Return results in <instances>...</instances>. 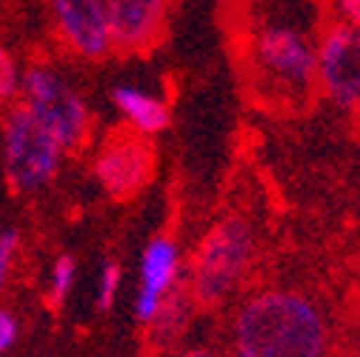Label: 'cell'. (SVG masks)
Listing matches in <instances>:
<instances>
[{"label":"cell","instance_id":"cell-1","mask_svg":"<svg viewBox=\"0 0 360 357\" xmlns=\"http://www.w3.org/2000/svg\"><path fill=\"white\" fill-rule=\"evenodd\" d=\"M246 63L269 98L306 100L318 86V12L309 0H255Z\"/></svg>","mask_w":360,"mask_h":357},{"label":"cell","instance_id":"cell-2","mask_svg":"<svg viewBox=\"0 0 360 357\" xmlns=\"http://www.w3.org/2000/svg\"><path fill=\"white\" fill-rule=\"evenodd\" d=\"M326 318L300 292H257L235 315L232 357H326Z\"/></svg>","mask_w":360,"mask_h":357},{"label":"cell","instance_id":"cell-3","mask_svg":"<svg viewBox=\"0 0 360 357\" xmlns=\"http://www.w3.org/2000/svg\"><path fill=\"white\" fill-rule=\"evenodd\" d=\"M255 254V235L243 217H223L200 240L192 269L189 294L195 306H217L243 280Z\"/></svg>","mask_w":360,"mask_h":357},{"label":"cell","instance_id":"cell-4","mask_svg":"<svg viewBox=\"0 0 360 357\" xmlns=\"http://www.w3.org/2000/svg\"><path fill=\"white\" fill-rule=\"evenodd\" d=\"M20 106L49 131L63 152H77L92 129V115L72 80L52 63H32L20 72Z\"/></svg>","mask_w":360,"mask_h":357},{"label":"cell","instance_id":"cell-5","mask_svg":"<svg viewBox=\"0 0 360 357\" xmlns=\"http://www.w3.org/2000/svg\"><path fill=\"white\" fill-rule=\"evenodd\" d=\"M63 149L20 103L4 117V174L12 192H37L52 183Z\"/></svg>","mask_w":360,"mask_h":357},{"label":"cell","instance_id":"cell-6","mask_svg":"<svg viewBox=\"0 0 360 357\" xmlns=\"http://www.w3.org/2000/svg\"><path fill=\"white\" fill-rule=\"evenodd\" d=\"M95 177L115 200H129L149 186L155 177V149L149 138L134 131H115L95 157Z\"/></svg>","mask_w":360,"mask_h":357},{"label":"cell","instance_id":"cell-7","mask_svg":"<svg viewBox=\"0 0 360 357\" xmlns=\"http://www.w3.org/2000/svg\"><path fill=\"white\" fill-rule=\"evenodd\" d=\"M318 86L343 109H360V32L332 23L318 34Z\"/></svg>","mask_w":360,"mask_h":357},{"label":"cell","instance_id":"cell-8","mask_svg":"<svg viewBox=\"0 0 360 357\" xmlns=\"http://www.w3.org/2000/svg\"><path fill=\"white\" fill-rule=\"evenodd\" d=\"M60 40L86 60H101L112 49L103 0H46Z\"/></svg>","mask_w":360,"mask_h":357},{"label":"cell","instance_id":"cell-9","mask_svg":"<svg viewBox=\"0 0 360 357\" xmlns=\"http://www.w3.org/2000/svg\"><path fill=\"white\" fill-rule=\"evenodd\" d=\"M112 49L138 55L152 49L166 29L169 0H103Z\"/></svg>","mask_w":360,"mask_h":357},{"label":"cell","instance_id":"cell-10","mask_svg":"<svg viewBox=\"0 0 360 357\" xmlns=\"http://www.w3.org/2000/svg\"><path fill=\"white\" fill-rule=\"evenodd\" d=\"M180 280H184V260H180L177 243L166 235L152 238L141 254V283L138 294H134V318L141 323H149Z\"/></svg>","mask_w":360,"mask_h":357},{"label":"cell","instance_id":"cell-11","mask_svg":"<svg viewBox=\"0 0 360 357\" xmlns=\"http://www.w3.org/2000/svg\"><path fill=\"white\" fill-rule=\"evenodd\" d=\"M112 100H115L120 117L126 120L129 131H134V135L155 138L169 126L166 103L158 95L141 89V86H115Z\"/></svg>","mask_w":360,"mask_h":357},{"label":"cell","instance_id":"cell-12","mask_svg":"<svg viewBox=\"0 0 360 357\" xmlns=\"http://www.w3.org/2000/svg\"><path fill=\"white\" fill-rule=\"evenodd\" d=\"M192 309H195V300H192V294H189V286L180 280V283L169 292V297L160 303L158 315L146 323V326H149V340H152V346L160 349V351L172 349L180 337H184V332H186V326H189V320H192Z\"/></svg>","mask_w":360,"mask_h":357},{"label":"cell","instance_id":"cell-13","mask_svg":"<svg viewBox=\"0 0 360 357\" xmlns=\"http://www.w3.org/2000/svg\"><path fill=\"white\" fill-rule=\"evenodd\" d=\"M75 278H77V266H75V257L72 254H60L52 266V275H49V300L52 306H60L66 303L72 286H75Z\"/></svg>","mask_w":360,"mask_h":357},{"label":"cell","instance_id":"cell-14","mask_svg":"<svg viewBox=\"0 0 360 357\" xmlns=\"http://www.w3.org/2000/svg\"><path fill=\"white\" fill-rule=\"evenodd\" d=\"M120 280H123L120 278V266L115 260H106L101 275H98V309L101 311H106V309L115 306L117 292H120Z\"/></svg>","mask_w":360,"mask_h":357},{"label":"cell","instance_id":"cell-15","mask_svg":"<svg viewBox=\"0 0 360 357\" xmlns=\"http://www.w3.org/2000/svg\"><path fill=\"white\" fill-rule=\"evenodd\" d=\"M20 89V72L6 46H0V100H12L18 98Z\"/></svg>","mask_w":360,"mask_h":357},{"label":"cell","instance_id":"cell-16","mask_svg":"<svg viewBox=\"0 0 360 357\" xmlns=\"http://www.w3.org/2000/svg\"><path fill=\"white\" fill-rule=\"evenodd\" d=\"M18 246H20V232H18L15 226L0 229V289H4L6 280H9L12 260H15V254H18Z\"/></svg>","mask_w":360,"mask_h":357},{"label":"cell","instance_id":"cell-17","mask_svg":"<svg viewBox=\"0 0 360 357\" xmlns=\"http://www.w3.org/2000/svg\"><path fill=\"white\" fill-rule=\"evenodd\" d=\"M332 15L335 23L360 32V0H332Z\"/></svg>","mask_w":360,"mask_h":357},{"label":"cell","instance_id":"cell-18","mask_svg":"<svg viewBox=\"0 0 360 357\" xmlns=\"http://www.w3.org/2000/svg\"><path fill=\"white\" fill-rule=\"evenodd\" d=\"M18 335H20V326H18L15 315L6 309H0V357L18 343Z\"/></svg>","mask_w":360,"mask_h":357},{"label":"cell","instance_id":"cell-19","mask_svg":"<svg viewBox=\"0 0 360 357\" xmlns=\"http://www.w3.org/2000/svg\"><path fill=\"white\" fill-rule=\"evenodd\" d=\"M169 357H220V354L212 351V349H203V346H189V349H177V351H172Z\"/></svg>","mask_w":360,"mask_h":357}]
</instances>
